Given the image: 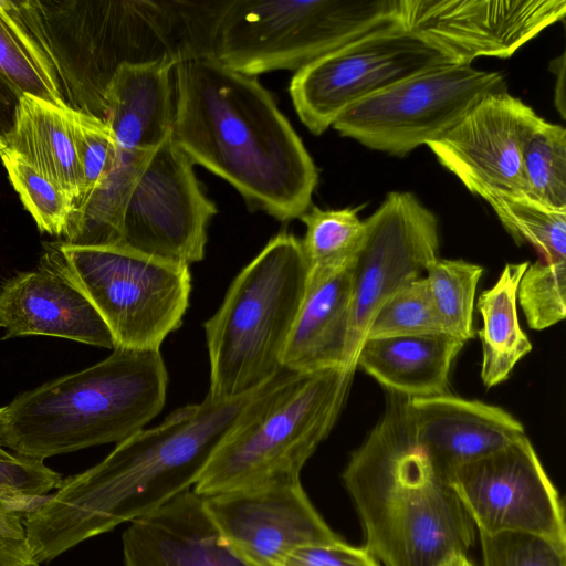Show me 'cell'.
Returning a JSON list of instances; mask_svg holds the SVG:
<instances>
[{
  "instance_id": "37",
  "label": "cell",
  "mask_w": 566,
  "mask_h": 566,
  "mask_svg": "<svg viewBox=\"0 0 566 566\" xmlns=\"http://www.w3.org/2000/svg\"><path fill=\"white\" fill-rule=\"evenodd\" d=\"M62 479L42 460L15 453L0 457V493L34 506L54 491Z\"/></svg>"
},
{
  "instance_id": "30",
  "label": "cell",
  "mask_w": 566,
  "mask_h": 566,
  "mask_svg": "<svg viewBox=\"0 0 566 566\" xmlns=\"http://www.w3.org/2000/svg\"><path fill=\"white\" fill-rule=\"evenodd\" d=\"M526 196L566 209V130L537 116L522 146Z\"/></svg>"
},
{
  "instance_id": "23",
  "label": "cell",
  "mask_w": 566,
  "mask_h": 566,
  "mask_svg": "<svg viewBox=\"0 0 566 566\" xmlns=\"http://www.w3.org/2000/svg\"><path fill=\"white\" fill-rule=\"evenodd\" d=\"M463 345L447 333L365 339L356 368L388 392L407 398L446 395L452 363Z\"/></svg>"
},
{
  "instance_id": "24",
  "label": "cell",
  "mask_w": 566,
  "mask_h": 566,
  "mask_svg": "<svg viewBox=\"0 0 566 566\" xmlns=\"http://www.w3.org/2000/svg\"><path fill=\"white\" fill-rule=\"evenodd\" d=\"M67 192L74 201L82 190L70 107L22 95L8 149Z\"/></svg>"
},
{
  "instance_id": "2",
  "label": "cell",
  "mask_w": 566,
  "mask_h": 566,
  "mask_svg": "<svg viewBox=\"0 0 566 566\" xmlns=\"http://www.w3.org/2000/svg\"><path fill=\"white\" fill-rule=\"evenodd\" d=\"M172 138L192 164L281 221L301 218L317 185L302 139L256 77L216 59L175 67Z\"/></svg>"
},
{
  "instance_id": "21",
  "label": "cell",
  "mask_w": 566,
  "mask_h": 566,
  "mask_svg": "<svg viewBox=\"0 0 566 566\" xmlns=\"http://www.w3.org/2000/svg\"><path fill=\"white\" fill-rule=\"evenodd\" d=\"M175 67L166 61L124 64L111 77L103 120L120 149L153 151L172 136Z\"/></svg>"
},
{
  "instance_id": "25",
  "label": "cell",
  "mask_w": 566,
  "mask_h": 566,
  "mask_svg": "<svg viewBox=\"0 0 566 566\" xmlns=\"http://www.w3.org/2000/svg\"><path fill=\"white\" fill-rule=\"evenodd\" d=\"M530 262L506 263L495 284L478 300L482 327L481 379L486 388L505 381L516 364L532 352V343L520 326L517 287Z\"/></svg>"
},
{
  "instance_id": "41",
  "label": "cell",
  "mask_w": 566,
  "mask_h": 566,
  "mask_svg": "<svg viewBox=\"0 0 566 566\" xmlns=\"http://www.w3.org/2000/svg\"><path fill=\"white\" fill-rule=\"evenodd\" d=\"M439 566H473V564L467 557V554H455L442 562Z\"/></svg>"
},
{
  "instance_id": "16",
  "label": "cell",
  "mask_w": 566,
  "mask_h": 566,
  "mask_svg": "<svg viewBox=\"0 0 566 566\" xmlns=\"http://www.w3.org/2000/svg\"><path fill=\"white\" fill-rule=\"evenodd\" d=\"M203 505L223 542L249 566H279L297 548L340 539L301 481L206 496Z\"/></svg>"
},
{
  "instance_id": "39",
  "label": "cell",
  "mask_w": 566,
  "mask_h": 566,
  "mask_svg": "<svg viewBox=\"0 0 566 566\" xmlns=\"http://www.w3.org/2000/svg\"><path fill=\"white\" fill-rule=\"evenodd\" d=\"M21 96L20 92L0 74V156L8 149Z\"/></svg>"
},
{
  "instance_id": "1",
  "label": "cell",
  "mask_w": 566,
  "mask_h": 566,
  "mask_svg": "<svg viewBox=\"0 0 566 566\" xmlns=\"http://www.w3.org/2000/svg\"><path fill=\"white\" fill-rule=\"evenodd\" d=\"M254 392L233 400L206 396L177 409L159 426L116 443L97 464L62 479L53 493L24 514L32 559L39 566L50 563L191 490Z\"/></svg>"
},
{
  "instance_id": "42",
  "label": "cell",
  "mask_w": 566,
  "mask_h": 566,
  "mask_svg": "<svg viewBox=\"0 0 566 566\" xmlns=\"http://www.w3.org/2000/svg\"><path fill=\"white\" fill-rule=\"evenodd\" d=\"M7 424V406L0 408V457L7 455L10 452L3 449V436Z\"/></svg>"
},
{
  "instance_id": "31",
  "label": "cell",
  "mask_w": 566,
  "mask_h": 566,
  "mask_svg": "<svg viewBox=\"0 0 566 566\" xmlns=\"http://www.w3.org/2000/svg\"><path fill=\"white\" fill-rule=\"evenodd\" d=\"M426 272L428 292L443 333L463 343L472 339L475 291L483 268L464 260L438 258Z\"/></svg>"
},
{
  "instance_id": "35",
  "label": "cell",
  "mask_w": 566,
  "mask_h": 566,
  "mask_svg": "<svg viewBox=\"0 0 566 566\" xmlns=\"http://www.w3.org/2000/svg\"><path fill=\"white\" fill-rule=\"evenodd\" d=\"M70 119L75 153L82 171L81 196L93 188L113 168L119 147L111 128L102 118L70 108Z\"/></svg>"
},
{
  "instance_id": "18",
  "label": "cell",
  "mask_w": 566,
  "mask_h": 566,
  "mask_svg": "<svg viewBox=\"0 0 566 566\" xmlns=\"http://www.w3.org/2000/svg\"><path fill=\"white\" fill-rule=\"evenodd\" d=\"M2 340L52 336L86 345L115 348L105 322L86 296L57 271L40 262L0 285Z\"/></svg>"
},
{
  "instance_id": "27",
  "label": "cell",
  "mask_w": 566,
  "mask_h": 566,
  "mask_svg": "<svg viewBox=\"0 0 566 566\" xmlns=\"http://www.w3.org/2000/svg\"><path fill=\"white\" fill-rule=\"evenodd\" d=\"M0 74L21 95L67 107L55 69L12 1L0 0Z\"/></svg>"
},
{
  "instance_id": "15",
  "label": "cell",
  "mask_w": 566,
  "mask_h": 566,
  "mask_svg": "<svg viewBox=\"0 0 566 566\" xmlns=\"http://www.w3.org/2000/svg\"><path fill=\"white\" fill-rule=\"evenodd\" d=\"M565 14V0H400L401 25L464 64L510 57Z\"/></svg>"
},
{
  "instance_id": "13",
  "label": "cell",
  "mask_w": 566,
  "mask_h": 566,
  "mask_svg": "<svg viewBox=\"0 0 566 566\" xmlns=\"http://www.w3.org/2000/svg\"><path fill=\"white\" fill-rule=\"evenodd\" d=\"M449 484L479 534H530L566 547L563 501L526 436L455 469Z\"/></svg>"
},
{
  "instance_id": "29",
  "label": "cell",
  "mask_w": 566,
  "mask_h": 566,
  "mask_svg": "<svg viewBox=\"0 0 566 566\" xmlns=\"http://www.w3.org/2000/svg\"><path fill=\"white\" fill-rule=\"evenodd\" d=\"M358 210L312 206L300 218L306 227L301 247L308 277L332 274L352 264L364 232Z\"/></svg>"
},
{
  "instance_id": "3",
  "label": "cell",
  "mask_w": 566,
  "mask_h": 566,
  "mask_svg": "<svg viewBox=\"0 0 566 566\" xmlns=\"http://www.w3.org/2000/svg\"><path fill=\"white\" fill-rule=\"evenodd\" d=\"M13 6L53 64L67 107L103 119V95L124 64L174 65L213 53L217 10L193 0H24Z\"/></svg>"
},
{
  "instance_id": "28",
  "label": "cell",
  "mask_w": 566,
  "mask_h": 566,
  "mask_svg": "<svg viewBox=\"0 0 566 566\" xmlns=\"http://www.w3.org/2000/svg\"><path fill=\"white\" fill-rule=\"evenodd\" d=\"M470 192L492 207L517 245L527 242L543 261L566 263V209L543 205L522 193L485 186Z\"/></svg>"
},
{
  "instance_id": "11",
  "label": "cell",
  "mask_w": 566,
  "mask_h": 566,
  "mask_svg": "<svg viewBox=\"0 0 566 566\" xmlns=\"http://www.w3.org/2000/svg\"><path fill=\"white\" fill-rule=\"evenodd\" d=\"M458 63L400 23L374 31L295 72L290 95L302 123L323 134L356 103L408 77Z\"/></svg>"
},
{
  "instance_id": "22",
  "label": "cell",
  "mask_w": 566,
  "mask_h": 566,
  "mask_svg": "<svg viewBox=\"0 0 566 566\" xmlns=\"http://www.w3.org/2000/svg\"><path fill=\"white\" fill-rule=\"evenodd\" d=\"M350 307V265L332 274L307 276L304 297L283 353L282 368L295 374L343 368Z\"/></svg>"
},
{
  "instance_id": "36",
  "label": "cell",
  "mask_w": 566,
  "mask_h": 566,
  "mask_svg": "<svg viewBox=\"0 0 566 566\" xmlns=\"http://www.w3.org/2000/svg\"><path fill=\"white\" fill-rule=\"evenodd\" d=\"M482 566H566V547L521 533L479 534Z\"/></svg>"
},
{
  "instance_id": "7",
  "label": "cell",
  "mask_w": 566,
  "mask_h": 566,
  "mask_svg": "<svg viewBox=\"0 0 566 566\" xmlns=\"http://www.w3.org/2000/svg\"><path fill=\"white\" fill-rule=\"evenodd\" d=\"M301 240L282 231L235 276L205 323L207 396L233 400L282 371V357L307 285Z\"/></svg>"
},
{
  "instance_id": "34",
  "label": "cell",
  "mask_w": 566,
  "mask_h": 566,
  "mask_svg": "<svg viewBox=\"0 0 566 566\" xmlns=\"http://www.w3.org/2000/svg\"><path fill=\"white\" fill-rule=\"evenodd\" d=\"M517 303L527 326L546 329L566 315V263H549L542 259L528 263L517 287Z\"/></svg>"
},
{
  "instance_id": "12",
  "label": "cell",
  "mask_w": 566,
  "mask_h": 566,
  "mask_svg": "<svg viewBox=\"0 0 566 566\" xmlns=\"http://www.w3.org/2000/svg\"><path fill=\"white\" fill-rule=\"evenodd\" d=\"M436 214L410 192H389L364 220L350 264L352 307L343 368L354 373L358 352L380 305L405 284L421 277L438 259Z\"/></svg>"
},
{
  "instance_id": "38",
  "label": "cell",
  "mask_w": 566,
  "mask_h": 566,
  "mask_svg": "<svg viewBox=\"0 0 566 566\" xmlns=\"http://www.w3.org/2000/svg\"><path fill=\"white\" fill-rule=\"evenodd\" d=\"M279 566H380L365 549L342 538L327 544L308 545L293 551Z\"/></svg>"
},
{
  "instance_id": "20",
  "label": "cell",
  "mask_w": 566,
  "mask_h": 566,
  "mask_svg": "<svg viewBox=\"0 0 566 566\" xmlns=\"http://www.w3.org/2000/svg\"><path fill=\"white\" fill-rule=\"evenodd\" d=\"M122 548L124 566H249L223 542L192 489L130 522Z\"/></svg>"
},
{
  "instance_id": "5",
  "label": "cell",
  "mask_w": 566,
  "mask_h": 566,
  "mask_svg": "<svg viewBox=\"0 0 566 566\" xmlns=\"http://www.w3.org/2000/svg\"><path fill=\"white\" fill-rule=\"evenodd\" d=\"M167 385L159 350L115 347L104 360L15 397L7 406L3 447L44 461L118 443L161 411Z\"/></svg>"
},
{
  "instance_id": "17",
  "label": "cell",
  "mask_w": 566,
  "mask_h": 566,
  "mask_svg": "<svg viewBox=\"0 0 566 566\" xmlns=\"http://www.w3.org/2000/svg\"><path fill=\"white\" fill-rule=\"evenodd\" d=\"M537 116L506 90L493 92L427 146L469 191L485 186L526 196L522 146Z\"/></svg>"
},
{
  "instance_id": "8",
  "label": "cell",
  "mask_w": 566,
  "mask_h": 566,
  "mask_svg": "<svg viewBox=\"0 0 566 566\" xmlns=\"http://www.w3.org/2000/svg\"><path fill=\"white\" fill-rule=\"evenodd\" d=\"M399 18L400 0H230L214 59L254 77L297 71Z\"/></svg>"
},
{
  "instance_id": "14",
  "label": "cell",
  "mask_w": 566,
  "mask_h": 566,
  "mask_svg": "<svg viewBox=\"0 0 566 566\" xmlns=\"http://www.w3.org/2000/svg\"><path fill=\"white\" fill-rule=\"evenodd\" d=\"M192 166L172 136L150 153L127 202L120 245L188 266L203 259L207 227L218 210Z\"/></svg>"
},
{
  "instance_id": "19",
  "label": "cell",
  "mask_w": 566,
  "mask_h": 566,
  "mask_svg": "<svg viewBox=\"0 0 566 566\" xmlns=\"http://www.w3.org/2000/svg\"><path fill=\"white\" fill-rule=\"evenodd\" d=\"M415 433L448 479L467 463L525 437L523 424L506 410L449 394L407 398Z\"/></svg>"
},
{
  "instance_id": "33",
  "label": "cell",
  "mask_w": 566,
  "mask_h": 566,
  "mask_svg": "<svg viewBox=\"0 0 566 566\" xmlns=\"http://www.w3.org/2000/svg\"><path fill=\"white\" fill-rule=\"evenodd\" d=\"M443 333L424 277L392 293L377 310L365 339Z\"/></svg>"
},
{
  "instance_id": "26",
  "label": "cell",
  "mask_w": 566,
  "mask_h": 566,
  "mask_svg": "<svg viewBox=\"0 0 566 566\" xmlns=\"http://www.w3.org/2000/svg\"><path fill=\"white\" fill-rule=\"evenodd\" d=\"M150 153L119 148L113 168L74 201L63 242L77 247L120 245L127 202Z\"/></svg>"
},
{
  "instance_id": "40",
  "label": "cell",
  "mask_w": 566,
  "mask_h": 566,
  "mask_svg": "<svg viewBox=\"0 0 566 566\" xmlns=\"http://www.w3.org/2000/svg\"><path fill=\"white\" fill-rule=\"evenodd\" d=\"M565 53L551 62V70L556 75L555 105L560 116L565 118Z\"/></svg>"
},
{
  "instance_id": "6",
  "label": "cell",
  "mask_w": 566,
  "mask_h": 566,
  "mask_svg": "<svg viewBox=\"0 0 566 566\" xmlns=\"http://www.w3.org/2000/svg\"><path fill=\"white\" fill-rule=\"evenodd\" d=\"M353 376L343 368L282 369L254 392L192 491L206 497L301 481L304 464L340 413Z\"/></svg>"
},
{
  "instance_id": "9",
  "label": "cell",
  "mask_w": 566,
  "mask_h": 566,
  "mask_svg": "<svg viewBox=\"0 0 566 566\" xmlns=\"http://www.w3.org/2000/svg\"><path fill=\"white\" fill-rule=\"evenodd\" d=\"M42 262L75 285L108 327L115 347L159 350L189 306L188 265L144 255L124 245H48Z\"/></svg>"
},
{
  "instance_id": "32",
  "label": "cell",
  "mask_w": 566,
  "mask_h": 566,
  "mask_svg": "<svg viewBox=\"0 0 566 566\" xmlns=\"http://www.w3.org/2000/svg\"><path fill=\"white\" fill-rule=\"evenodd\" d=\"M2 163L13 188L38 228L64 237L74 211V199L17 156L4 151Z\"/></svg>"
},
{
  "instance_id": "10",
  "label": "cell",
  "mask_w": 566,
  "mask_h": 566,
  "mask_svg": "<svg viewBox=\"0 0 566 566\" xmlns=\"http://www.w3.org/2000/svg\"><path fill=\"white\" fill-rule=\"evenodd\" d=\"M505 90L501 73L454 63L408 77L345 111L333 128L395 156L451 130L485 95Z\"/></svg>"
},
{
  "instance_id": "4",
  "label": "cell",
  "mask_w": 566,
  "mask_h": 566,
  "mask_svg": "<svg viewBox=\"0 0 566 566\" xmlns=\"http://www.w3.org/2000/svg\"><path fill=\"white\" fill-rule=\"evenodd\" d=\"M342 479L380 566H439L474 543L473 523L415 433L407 397L388 392Z\"/></svg>"
}]
</instances>
